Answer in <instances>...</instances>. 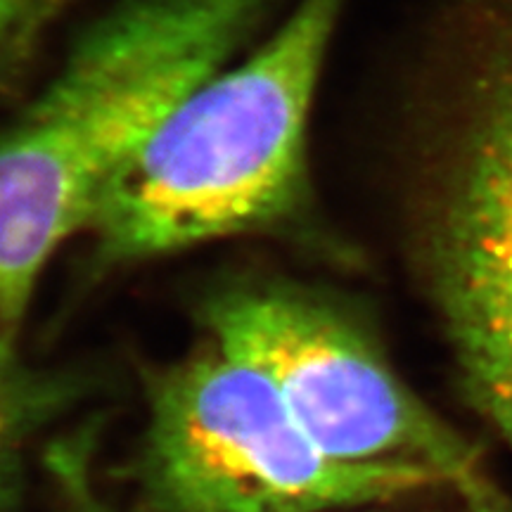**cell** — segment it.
Listing matches in <instances>:
<instances>
[{
	"mask_svg": "<svg viewBox=\"0 0 512 512\" xmlns=\"http://www.w3.org/2000/svg\"><path fill=\"white\" fill-rule=\"evenodd\" d=\"M470 38L422 150L418 256L460 387L512 453V0Z\"/></svg>",
	"mask_w": 512,
	"mask_h": 512,
	"instance_id": "3957f363",
	"label": "cell"
},
{
	"mask_svg": "<svg viewBox=\"0 0 512 512\" xmlns=\"http://www.w3.org/2000/svg\"><path fill=\"white\" fill-rule=\"evenodd\" d=\"M280 0H117L0 136V339L43 271L88 235L117 178L188 95L252 46Z\"/></svg>",
	"mask_w": 512,
	"mask_h": 512,
	"instance_id": "6da1fadb",
	"label": "cell"
},
{
	"mask_svg": "<svg viewBox=\"0 0 512 512\" xmlns=\"http://www.w3.org/2000/svg\"><path fill=\"white\" fill-rule=\"evenodd\" d=\"M64 0H0V48L48 19Z\"/></svg>",
	"mask_w": 512,
	"mask_h": 512,
	"instance_id": "ba28073f",
	"label": "cell"
},
{
	"mask_svg": "<svg viewBox=\"0 0 512 512\" xmlns=\"http://www.w3.org/2000/svg\"><path fill=\"white\" fill-rule=\"evenodd\" d=\"M145 389L128 472L140 512H332L446 489L425 467L330 458L273 384L214 342L147 373Z\"/></svg>",
	"mask_w": 512,
	"mask_h": 512,
	"instance_id": "277c9868",
	"label": "cell"
},
{
	"mask_svg": "<svg viewBox=\"0 0 512 512\" xmlns=\"http://www.w3.org/2000/svg\"><path fill=\"white\" fill-rule=\"evenodd\" d=\"M344 3L297 0L176 107L102 200L95 271L240 235L323 245L309 131Z\"/></svg>",
	"mask_w": 512,
	"mask_h": 512,
	"instance_id": "7a4b0ae2",
	"label": "cell"
},
{
	"mask_svg": "<svg viewBox=\"0 0 512 512\" xmlns=\"http://www.w3.org/2000/svg\"><path fill=\"white\" fill-rule=\"evenodd\" d=\"M465 512H482V510H475V508H470V505H465Z\"/></svg>",
	"mask_w": 512,
	"mask_h": 512,
	"instance_id": "9c48e42d",
	"label": "cell"
},
{
	"mask_svg": "<svg viewBox=\"0 0 512 512\" xmlns=\"http://www.w3.org/2000/svg\"><path fill=\"white\" fill-rule=\"evenodd\" d=\"M95 448L98 425L88 422L76 432L50 441L43 453L62 512H117L95 482Z\"/></svg>",
	"mask_w": 512,
	"mask_h": 512,
	"instance_id": "52a82bcc",
	"label": "cell"
},
{
	"mask_svg": "<svg viewBox=\"0 0 512 512\" xmlns=\"http://www.w3.org/2000/svg\"><path fill=\"white\" fill-rule=\"evenodd\" d=\"M88 394L76 370L38 368L0 339V512H22L24 460L31 444Z\"/></svg>",
	"mask_w": 512,
	"mask_h": 512,
	"instance_id": "8992f818",
	"label": "cell"
},
{
	"mask_svg": "<svg viewBox=\"0 0 512 512\" xmlns=\"http://www.w3.org/2000/svg\"><path fill=\"white\" fill-rule=\"evenodd\" d=\"M209 342L254 366L313 444L351 465H413L465 505L512 512L477 456L403 384L361 318L316 287L245 275L200 302Z\"/></svg>",
	"mask_w": 512,
	"mask_h": 512,
	"instance_id": "5b68a950",
	"label": "cell"
}]
</instances>
